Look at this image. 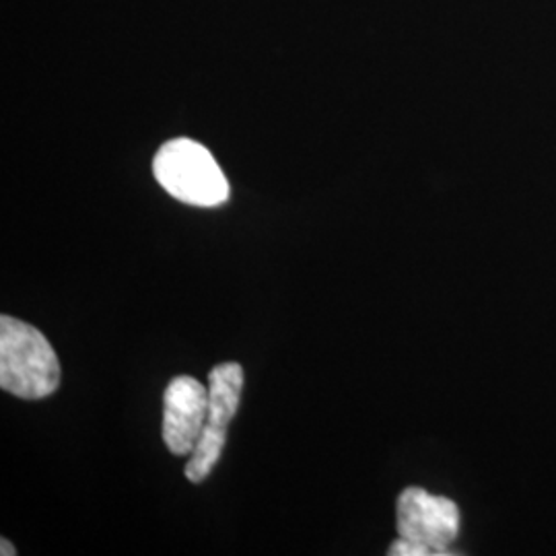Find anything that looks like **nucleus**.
<instances>
[{"mask_svg":"<svg viewBox=\"0 0 556 556\" xmlns=\"http://www.w3.org/2000/svg\"><path fill=\"white\" fill-rule=\"evenodd\" d=\"M161 188L192 206H219L229 199V181L213 153L192 139L165 142L153 160Z\"/></svg>","mask_w":556,"mask_h":556,"instance_id":"obj_2","label":"nucleus"},{"mask_svg":"<svg viewBox=\"0 0 556 556\" xmlns=\"http://www.w3.org/2000/svg\"><path fill=\"white\" fill-rule=\"evenodd\" d=\"M208 417V386L190 376L172 379L163 394V441L174 456H192Z\"/></svg>","mask_w":556,"mask_h":556,"instance_id":"obj_5","label":"nucleus"},{"mask_svg":"<svg viewBox=\"0 0 556 556\" xmlns=\"http://www.w3.org/2000/svg\"><path fill=\"white\" fill-rule=\"evenodd\" d=\"M396 516L397 540L390 555H452L450 546L459 532V509L452 498L410 486L397 498Z\"/></svg>","mask_w":556,"mask_h":556,"instance_id":"obj_3","label":"nucleus"},{"mask_svg":"<svg viewBox=\"0 0 556 556\" xmlns=\"http://www.w3.org/2000/svg\"><path fill=\"white\" fill-rule=\"evenodd\" d=\"M0 546H2V548H0V555H2V556L15 555V548H13V544H11V542H9V540H7V538H2V540H0Z\"/></svg>","mask_w":556,"mask_h":556,"instance_id":"obj_6","label":"nucleus"},{"mask_svg":"<svg viewBox=\"0 0 556 556\" xmlns=\"http://www.w3.org/2000/svg\"><path fill=\"white\" fill-rule=\"evenodd\" d=\"M243 390V367L239 363H223L208 374V417L199 445L186 464V478L202 482L217 466L227 429L236 417Z\"/></svg>","mask_w":556,"mask_h":556,"instance_id":"obj_4","label":"nucleus"},{"mask_svg":"<svg viewBox=\"0 0 556 556\" xmlns=\"http://www.w3.org/2000/svg\"><path fill=\"white\" fill-rule=\"evenodd\" d=\"M60 386V363L40 330L11 316L0 318V388L23 400L52 396Z\"/></svg>","mask_w":556,"mask_h":556,"instance_id":"obj_1","label":"nucleus"}]
</instances>
